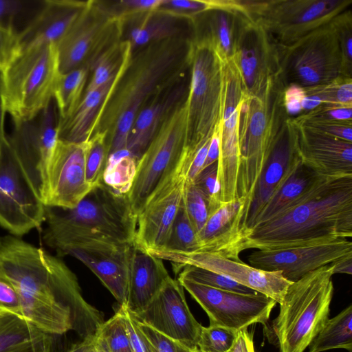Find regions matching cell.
<instances>
[{
  "instance_id": "obj_1",
  "label": "cell",
  "mask_w": 352,
  "mask_h": 352,
  "mask_svg": "<svg viewBox=\"0 0 352 352\" xmlns=\"http://www.w3.org/2000/svg\"><path fill=\"white\" fill-rule=\"evenodd\" d=\"M0 276L16 292L22 314L45 333L56 336L73 330L84 339L104 322L63 261L15 236L0 238Z\"/></svg>"
},
{
  "instance_id": "obj_2",
  "label": "cell",
  "mask_w": 352,
  "mask_h": 352,
  "mask_svg": "<svg viewBox=\"0 0 352 352\" xmlns=\"http://www.w3.org/2000/svg\"><path fill=\"white\" fill-rule=\"evenodd\" d=\"M193 38H167L131 52L107 95L91 130V136L96 133L106 134L108 155L126 149L134 120L151 100L189 76Z\"/></svg>"
},
{
  "instance_id": "obj_3",
  "label": "cell",
  "mask_w": 352,
  "mask_h": 352,
  "mask_svg": "<svg viewBox=\"0 0 352 352\" xmlns=\"http://www.w3.org/2000/svg\"><path fill=\"white\" fill-rule=\"evenodd\" d=\"M352 236V175L324 176L292 208L245 232L246 249L280 250Z\"/></svg>"
},
{
  "instance_id": "obj_4",
  "label": "cell",
  "mask_w": 352,
  "mask_h": 352,
  "mask_svg": "<svg viewBox=\"0 0 352 352\" xmlns=\"http://www.w3.org/2000/svg\"><path fill=\"white\" fill-rule=\"evenodd\" d=\"M45 221L44 241L63 255L67 249L90 243L134 245L138 217L127 195L102 182L73 208L45 206Z\"/></svg>"
},
{
  "instance_id": "obj_5",
  "label": "cell",
  "mask_w": 352,
  "mask_h": 352,
  "mask_svg": "<svg viewBox=\"0 0 352 352\" xmlns=\"http://www.w3.org/2000/svg\"><path fill=\"white\" fill-rule=\"evenodd\" d=\"M280 78L270 82L258 96L244 94L240 106L239 179L240 197L245 198V226L252 199L276 134L288 114L283 104Z\"/></svg>"
},
{
  "instance_id": "obj_6",
  "label": "cell",
  "mask_w": 352,
  "mask_h": 352,
  "mask_svg": "<svg viewBox=\"0 0 352 352\" xmlns=\"http://www.w3.org/2000/svg\"><path fill=\"white\" fill-rule=\"evenodd\" d=\"M333 275L330 263L289 286L272 322L280 352H304L322 329L333 294Z\"/></svg>"
},
{
  "instance_id": "obj_7",
  "label": "cell",
  "mask_w": 352,
  "mask_h": 352,
  "mask_svg": "<svg viewBox=\"0 0 352 352\" xmlns=\"http://www.w3.org/2000/svg\"><path fill=\"white\" fill-rule=\"evenodd\" d=\"M225 64L212 41L195 35L190 57L186 148L195 154L211 140L223 115Z\"/></svg>"
},
{
  "instance_id": "obj_8",
  "label": "cell",
  "mask_w": 352,
  "mask_h": 352,
  "mask_svg": "<svg viewBox=\"0 0 352 352\" xmlns=\"http://www.w3.org/2000/svg\"><path fill=\"white\" fill-rule=\"evenodd\" d=\"M1 74L6 111L15 126L33 120L53 98L60 74L56 44L21 51Z\"/></svg>"
},
{
  "instance_id": "obj_9",
  "label": "cell",
  "mask_w": 352,
  "mask_h": 352,
  "mask_svg": "<svg viewBox=\"0 0 352 352\" xmlns=\"http://www.w3.org/2000/svg\"><path fill=\"white\" fill-rule=\"evenodd\" d=\"M243 12L277 45H287L331 23L352 0H238Z\"/></svg>"
},
{
  "instance_id": "obj_10",
  "label": "cell",
  "mask_w": 352,
  "mask_h": 352,
  "mask_svg": "<svg viewBox=\"0 0 352 352\" xmlns=\"http://www.w3.org/2000/svg\"><path fill=\"white\" fill-rule=\"evenodd\" d=\"M333 21L291 44L277 45L285 87L296 85L309 88L344 77L339 37Z\"/></svg>"
},
{
  "instance_id": "obj_11",
  "label": "cell",
  "mask_w": 352,
  "mask_h": 352,
  "mask_svg": "<svg viewBox=\"0 0 352 352\" xmlns=\"http://www.w3.org/2000/svg\"><path fill=\"white\" fill-rule=\"evenodd\" d=\"M186 100L178 104L163 122L138 161L134 182L127 194L137 217L148 197L174 168L186 147Z\"/></svg>"
},
{
  "instance_id": "obj_12",
  "label": "cell",
  "mask_w": 352,
  "mask_h": 352,
  "mask_svg": "<svg viewBox=\"0 0 352 352\" xmlns=\"http://www.w3.org/2000/svg\"><path fill=\"white\" fill-rule=\"evenodd\" d=\"M122 23L104 2L89 0L78 20L56 44L60 74L87 67L122 40Z\"/></svg>"
},
{
  "instance_id": "obj_13",
  "label": "cell",
  "mask_w": 352,
  "mask_h": 352,
  "mask_svg": "<svg viewBox=\"0 0 352 352\" xmlns=\"http://www.w3.org/2000/svg\"><path fill=\"white\" fill-rule=\"evenodd\" d=\"M45 221V205L20 165L8 138L0 152V225L22 236Z\"/></svg>"
},
{
  "instance_id": "obj_14",
  "label": "cell",
  "mask_w": 352,
  "mask_h": 352,
  "mask_svg": "<svg viewBox=\"0 0 352 352\" xmlns=\"http://www.w3.org/2000/svg\"><path fill=\"white\" fill-rule=\"evenodd\" d=\"M245 96L260 95L280 78L278 46L271 36L243 10L232 59Z\"/></svg>"
},
{
  "instance_id": "obj_15",
  "label": "cell",
  "mask_w": 352,
  "mask_h": 352,
  "mask_svg": "<svg viewBox=\"0 0 352 352\" xmlns=\"http://www.w3.org/2000/svg\"><path fill=\"white\" fill-rule=\"evenodd\" d=\"M187 168L182 155L160 182L138 214L134 245L144 250L163 248L182 203Z\"/></svg>"
},
{
  "instance_id": "obj_16",
  "label": "cell",
  "mask_w": 352,
  "mask_h": 352,
  "mask_svg": "<svg viewBox=\"0 0 352 352\" xmlns=\"http://www.w3.org/2000/svg\"><path fill=\"white\" fill-rule=\"evenodd\" d=\"M207 314L210 325L236 331L268 320L276 302L261 293L244 294L215 289L194 281L177 279Z\"/></svg>"
},
{
  "instance_id": "obj_17",
  "label": "cell",
  "mask_w": 352,
  "mask_h": 352,
  "mask_svg": "<svg viewBox=\"0 0 352 352\" xmlns=\"http://www.w3.org/2000/svg\"><path fill=\"white\" fill-rule=\"evenodd\" d=\"M243 96L241 82L234 63L232 61L226 62L217 161L219 197L221 202H228L240 197L239 179L241 153L239 131L240 106Z\"/></svg>"
},
{
  "instance_id": "obj_18",
  "label": "cell",
  "mask_w": 352,
  "mask_h": 352,
  "mask_svg": "<svg viewBox=\"0 0 352 352\" xmlns=\"http://www.w3.org/2000/svg\"><path fill=\"white\" fill-rule=\"evenodd\" d=\"M146 252L170 262L173 267L193 265L220 274L274 299L279 304L283 302L289 286L292 283L285 278L280 272L261 270L214 252H176L164 249Z\"/></svg>"
},
{
  "instance_id": "obj_19",
  "label": "cell",
  "mask_w": 352,
  "mask_h": 352,
  "mask_svg": "<svg viewBox=\"0 0 352 352\" xmlns=\"http://www.w3.org/2000/svg\"><path fill=\"white\" fill-rule=\"evenodd\" d=\"M86 151L87 141L58 140L45 172L42 196L45 206L73 208L93 189L86 179Z\"/></svg>"
},
{
  "instance_id": "obj_20",
  "label": "cell",
  "mask_w": 352,
  "mask_h": 352,
  "mask_svg": "<svg viewBox=\"0 0 352 352\" xmlns=\"http://www.w3.org/2000/svg\"><path fill=\"white\" fill-rule=\"evenodd\" d=\"M133 315L139 322L188 349L197 350L203 326L190 311L184 287L177 280L170 277L143 310Z\"/></svg>"
},
{
  "instance_id": "obj_21",
  "label": "cell",
  "mask_w": 352,
  "mask_h": 352,
  "mask_svg": "<svg viewBox=\"0 0 352 352\" xmlns=\"http://www.w3.org/2000/svg\"><path fill=\"white\" fill-rule=\"evenodd\" d=\"M351 254V241L341 239L280 250H258L250 254L248 259L251 266L280 272L285 278L294 283L309 272Z\"/></svg>"
},
{
  "instance_id": "obj_22",
  "label": "cell",
  "mask_w": 352,
  "mask_h": 352,
  "mask_svg": "<svg viewBox=\"0 0 352 352\" xmlns=\"http://www.w3.org/2000/svg\"><path fill=\"white\" fill-rule=\"evenodd\" d=\"M300 162L296 127L292 118L288 116L280 125L259 177L249 209L245 232L256 214L280 189Z\"/></svg>"
},
{
  "instance_id": "obj_23",
  "label": "cell",
  "mask_w": 352,
  "mask_h": 352,
  "mask_svg": "<svg viewBox=\"0 0 352 352\" xmlns=\"http://www.w3.org/2000/svg\"><path fill=\"white\" fill-rule=\"evenodd\" d=\"M294 124L298 154L303 165L323 176L352 175L351 142Z\"/></svg>"
},
{
  "instance_id": "obj_24",
  "label": "cell",
  "mask_w": 352,
  "mask_h": 352,
  "mask_svg": "<svg viewBox=\"0 0 352 352\" xmlns=\"http://www.w3.org/2000/svg\"><path fill=\"white\" fill-rule=\"evenodd\" d=\"M245 198L221 202L209 214L197 234L198 251L214 252L228 258L241 261L240 245L244 236Z\"/></svg>"
},
{
  "instance_id": "obj_25",
  "label": "cell",
  "mask_w": 352,
  "mask_h": 352,
  "mask_svg": "<svg viewBox=\"0 0 352 352\" xmlns=\"http://www.w3.org/2000/svg\"><path fill=\"white\" fill-rule=\"evenodd\" d=\"M133 246L105 244L70 248L63 255H71L80 261L100 279L119 305L125 306Z\"/></svg>"
},
{
  "instance_id": "obj_26",
  "label": "cell",
  "mask_w": 352,
  "mask_h": 352,
  "mask_svg": "<svg viewBox=\"0 0 352 352\" xmlns=\"http://www.w3.org/2000/svg\"><path fill=\"white\" fill-rule=\"evenodd\" d=\"M89 1L47 0L22 30L18 32L19 53L35 45L57 44L87 8ZM18 53V54H19Z\"/></svg>"
},
{
  "instance_id": "obj_27",
  "label": "cell",
  "mask_w": 352,
  "mask_h": 352,
  "mask_svg": "<svg viewBox=\"0 0 352 352\" xmlns=\"http://www.w3.org/2000/svg\"><path fill=\"white\" fill-rule=\"evenodd\" d=\"M122 41L129 43L135 51L151 43L175 38H194V19L159 9L120 18Z\"/></svg>"
},
{
  "instance_id": "obj_28",
  "label": "cell",
  "mask_w": 352,
  "mask_h": 352,
  "mask_svg": "<svg viewBox=\"0 0 352 352\" xmlns=\"http://www.w3.org/2000/svg\"><path fill=\"white\" fill-rule=\"evenodd\" d=\"M190 74L151 100L136 116L128 136L126 149L138 161L159 128L188 96Z\"/></svg>"
},
{
  "instance_id": "obj_29",
  "label": "cell",
  "mask_w": 352,
  "mask_h": 352,
  "mask_svg": "<svg viewBox=\"0 0 352 352\" xmlns=\"http://www.w3.org/2000/svg\"><path fill=\"white\" fill-rule=\"evenodd\" d=\"M162 261L133 246L125 305L131 314L143 310L170 277Z\"/></svg>"
},
{
  "instance_id": "obj_30",
  "label": "cell",
  "mask_w": 352,
  "mask_h": 352,
  "mask_svg": "<svg viewBox=\"0 0 352 352\" xmlns=\"http://www.w3.org/2000/svg\"><path fill=\"white\" fill-rule=\"evenodd\" d=\"M242 12L237 0H215L210 9L195 18V34L210 39L226 62L232 59Z\"/></svg>"
},
{
  "instance_id": "obj_31",
  "label": "cell",
  "mask_w": 352,
  "mask_h": 352,
  "mask_svg": "<svg viewBox=\"0 0 352 352\" xmlns=\"http://www.w3.org/2000/svg\"><path fill=\"white\" fill-rule=\"evenodd\" d=\"M54 341L23 315L0 309V352H52Z\"/></svg>"
},
{
  "instance_id": "obj_32",
  "label": "cell",
  "mask_w": 352,
  "mask_h": 352,
  "mask_svg": "<svg viewBox=\"0 0 352 352\" xmlns=\"http://www.w3.org/2000/svg\"><path fill=\"white\" fill-rule=\"evenodd\" d=\"M323 177L300 162L280 189L256 214L248 230L274 219L294 206Z\"/></svg>"
},
{
  "instance_id": "obj_33",
  "label": "cell",
  "mask_w": 352,
  "mask_h": 352,
  "mask_svg": "<svg viewBox=\"0 0 352 352\" xmlns=\"http://www.w3.org/2000/svg\"><path fill=\"white\" fill-rule=\"evenodd\" d=\"M115 79L98 89L85 92L73 114L59 125V140L80 143L89 139L94 122Z\"/></svg>"
},
{
  "instance_id": "obj_34",
  "label": "cell",
  "mask_w": 352,
  "mask_h": 352,
  "mask_svg": "<svg viewBox=\"0 0 352 352\" xmlns=\"http://www.w3.org/2000/svg\"><path fill=\"white\" fill-rule=\"evenodd\" d=\"M89 72L88 68L81 67L60 74L53 96L59 125L70 118L79 104L85 91Z\"/></svg>"
},
{
  "instance_id": "obj_35",
  "label": "cell",
  "mask_w": 352,
  "mask_h": 352,
  "mask_svg": "<svg viewBox=\"0 0 352 352\" xmlns=\"http://www.w3.org/2000/svg\"><path fill=\"white\" fill-rule=\"evenodd\" d=\"M309 352H322L344 349L352 352V305L328 319L322 329L309 344Z\"/></svg>"
},
{
  "instance_id": "obj_36",
  "label": "cell",
  "mask_w": 352,
  "mask_h": 352,
  "mask_svg": "<svg viewBox=\"0 0 352 352\" xmlns=\"http://www.w3.org/2000/svg\"><path fill=\"white\" fill-rule=\"evenodd\" d=\"M131 47L126 41H120L107 48L92 65L91 79L85 92L98 89L113 81L131 54Z\"/></svg>"
},
{
  "instance_id": "obj_37",
  "label": "cell",
  "mask_w": 352,
  "mask_h": 352,
  "mask_svg": "<svg viewBox=\"0 0 352 352\" xmlns=\"http://www.w3.org/2000/svg\"><path fill=\"white\" fill-rule=\"evenodd\" d=\"M138 160L127 149L108 155L102 175V182L115 192L127 195L137 171Z\"/></svg>"
},
{
  "instance_id": "obj_38",
  "label": "cell",
  "mask_w": 352,
  "mask_h": 352,
  "mask_svg": "<svg viewBox=\"0 0 352 352\" xmlns=\"http://www.w3.org/2000/svg\"><path fill=\"white\" fill-rule=\"evenodd\" d=\"M95 337L103 352H133L120 307L102 324Z\"/></svg>"
},
{
  "instance_id": "obj_39",
  "label": "cell",
  "mask_w": 352,
  "mask_h": 352,
  "mask_svg": "<svg viewBox=\"0 0 352 352\" xmlns=\"http://www.w3.org/2000/svg\"><path fill=\"white\" fill-rule=\"evenodd\" d=\"M178 278H184L215 289L244 294H256L258 292L245 287L220 274L193 265L173 266Z\"/></svg>"
},
{
  "instance_id": "obj_40",
  "label": "cell",
  "mask_w": 352,
  "mask_h": 352,
  "mask_svg": "<svg viewBox=\"0 0 352 352\" xmlns=\"http://www.w3.org/2000/svg\"><path fill=\"white\" fill-rule=\"evenodd\" d=\"M161 249L176 252H195L199 249L197 233L187 214L183 200L167 243Z\"/></svg>"
},
{
  "instance_id": "obj_41",
  "label": "cell",
  "mask_w": 352,
  "mask_h": 352,
  "mask_svg": "<svg viewBox=\"0 0 352 352\" xmlns=\"http://www.w3.org/2000/svg\"><path fill=\"white\" fill-rule=\"evenodd\" d=\"M107 157L108 145L106 134H94L87 141L85 156L86 179L92 188L102 183Z\"/></svg>"
},
{
  "instance_id": "obj_42",
  "label": "cell",
  "mask_w": 352,
  "mask_h": 352,
  "mask_svg": "<svg viewBox=\"0 0 352 352\" xmlns=\"http://www.w3.org/2000/svg\"><path fill=\"white\" fill-rule=\"evenodd\" d=\"M305 94L315 96L321 104L352 105V78L340 77L332 82L304 88Z\"/></svg>"
},
{
  "instance_id": "obj_43",
  "label": "cell",
  "mask_w": 352,
  "mask_h": 352,
  "mask_svg": "<svg viewBox=\"0 0 352 352\" xmlns=\"http://www.w3.org/2000/svg\"><path fill=\"white\" fill-rule=\"evenodd\" d=\"M238 331L219 325L202 327L197 347L201 352H228L233 346Z\"/></svg>"
},
{
  "instance_id": "obj_44",
  "label": "cell",
  "mask_w": 352,
  "mask_h": 352,
  "mask_svg": "<svg viewBox=\"0 0 352 352\" xmlns=\"http://www.w3.org/2000/svg\"><path fill=\"white\" fill-rule=\"evenodd\" d=\"M183 203L187 214L198 234L205 225L209 216L208 201L192 183L186 182Z\"/></svg>"
},
{
  "instance_id": "obj_45",
  "label": "cell",
  "mask_w": 352,
  "mask_h": 352,
  "mask_svg": "<svg viewBox=\"0 0 352 352\" xmlns=\"http://www.w3.org/2000/svg\"><path fill=\"white\" fill-rule=\"evenodd\" d=\"M337 30L342 60L344 77L352 78V11L349 9L333 21Z\"/></svg>"
},
{
  "instance_id": "obj_46",
  "label": "cell",
  "mask_w": 352,
  "mask_h": 352,
  "mask_svg": "<svg viewBox=\"0 0 352 352\" xmlns=\"http://www.w3.org/2000/svg\"><path fill=\"white\" fill-rule=\"evenodd\" d=\"M136 321L148 352H196L165 336L147 324L137 320Z\"/></svg>"
},
{
  "instance_id": "obj_47",
  "label": "cell",
  "mask_w": 352,
  "mask_h": 352,
  "mask_svg": "<svg viewBox=\"0 0 352 352\" xmlns=\"http://www.w3.org/2000/svg\"><path fill=\"white\" fill-rule=\"evenodd\" d=\"M217 162L204 168L192 182L204 195L208 203L209 214L221 204L217 182Z\"/></svg>"
},
{
  "instance_id": "obj_48",
  "label": "cell",
  "mask_w": 352,
  "mask_h": 352,
  "mask_svg": "<svg viewBox=\"0 0 352 352\" xmlns=\"http://www.w3.org/2000/svg\"><path fill=\"white\" fill-rule=\"evenodd\" d=\"M292 118L296 124L352 142V120H310L300 121Z\"/></svg>"
},
{
  "instance_id": "obj_49",
  "label": "cell",
  "mask_w": 352,
  "mask_h": 352,
  "mask_svg": "<svg viewBox=\"0 0 352 352\" xmlns=\"http://www.w3.org/2000/svg\"><path fill=\"white\" fill-rule=\"evenodd\" d=\"M296 120H352V105L322 103L313 110L293 118Z\"/></svg>"
},
{
  "instance_id": "obj_50",
  "label": "cell",
  "mask_w": 352,
  "mask_h": 352,
  "mask_svg": "<svg viewBox=\"0 0 352 352\" xmlns=\"http://www.w3.org/2000/svg\"><path fill=\"white\" fill-rule=\"evenodd\" d=\"M212 7V0H163L159 10L192 19Z\"/></svg>"
},
{
  "instance_id": "obj_51",
  "label": "cell",
  "mask_w": 352,
  "mask_h": 352,
  "mask_svg": "<svg viewBox=\"0 0 352 352\" xmlns=\"http://www.w3.org/2000/svg\"><path fill=\"white\" fill-rule=\"evenodd\" d=\"M19 53L18 31L0 25V72L8 67Z\"/></svg>"
},
{
  "instance_id": "obj_52",
  "label": "cell",
  "mask_w": 352,
  "mask_h": 352,
  "mask_svg": "<svg viewBox=\"0 0 352 352\" xmlns=\"http://www.w3.org/2000/svg\"><path fill=\"white\" fill-rule=\"evenodd\" d=\"M163 0H122L104 4L116 16L122 18L133 14L144 12L157 9Z\"/></svg>"
},
{
  "instance_id": "obj_53",
  "label": "cell",
  "mask_w": 352,
  "mask_h": 352,
  "mask_svg": "<svg viewBox=\"0 0 352 352\" xmlns=\"http://www.w3.org/2000/svg\"><path fill=\"white\" fill-rule=\"evenodd\" d=\"M305 96L304 88L296 85L285 87L283 104L287 113L291 118L302 113V102Z\"/></svg>"
},
{
  "instance_id": "obj_54",
  "label": "cell",
  "mask_w": 352,
  "mask_h": 352,
  "mask_svg": "<svg viewBox=\"0 0 352 352\" xmlns=\"http://www.w3.org/2000/svg\"><path fill=\"white\" fill-rule=\"evenodd\" d=\"M119 307L124 318V324L133 352H148L138 327L136 319L125 306H120Z\"/></svg>"
},
{
  "instance_id": "obj_55",
  "label": "cell",
  "mask_w": 352,
  "mask_h": 352,
  "mask_svg": "<svg viewBox=\"0 0 352 352\" xmlns=\"http://www.w3.org/2000/svg\"><path fill=\"white\" fill-rule=\"evenodd\" d=\"M0 309L22 314L16 292L12 285L1 276H0Z\"/></svg>"
},
{
  "instance_id": "obj_56",
  "label": "cell",
  "mask_w": 352,
  "mask_h": 352,
  "mask_svg": "<svg viewBox=\"0 0 352 352\" xmlns=\"http://www.w3.org/2000/svg\"><path fill=\"white\" fill-rule=\"evenodd\" d=\"M25 3L16 0H0V25L14 28V21L25 10Z\"/></svg>"
},
{
  "instance_id": "obj_57",
  "label": "cell",
  "mask_w": 352,
  "mask_h": 352,
  "mask_svg": "<svg viewBox=\"0 0 352 352\" xmlns=\"http://www.w3.org/2000/svg\"><path fill=\"white\" fill-rule=\"evenodd\" d=\"M210 140L206 142L192 157L186 176L187 182L192 183L203 168Z\"/></svg>"
},
{
  "instance_id": "obj_58",
  "label": "cell",
  "mask_w": 352,
  "mask_h": 352,
  "mask_svg": "<svg viewBox=\"0 0 352 352\" xmlns=\"http://www.w3.org/2000/svg\"><path fill=\"white\" fill-rule=\"evenodd\" d=\"M228 352H255L252 335L247 329L238 331L236 339Z\"/></svg>"
},
{
  "instance_id": "obj_59",
  "label": "cell",
  "mask_w": 352,
  "mask_h": 352,
  "mask_svg": "<svg viewBox=\"0 0 352 352\" xmlns=\"http://www.w3.org/2000/svg\"><path fill=\"white\" fill-rule=\"evenodd\" d=\"M66 352H103V351L98 344L94 334L74 344Z\"/></svg>"
},
{
  "instance_id": "obj_60",
  "label": "cell",
  "mask_w": 352,
  "mask_h": 352,
  "mask_svg": "<svg viewBox=\"0 0 352 352\" xmlns=\"http://www.w3.org/2000/svg\"><path fill=\"white\" fill-rule=\"evenodd\" d=\"M219 129L220 126L211 138L203 168L218 161L219 153Z\"/></svg>"
},
{
  "instance_id": "obj_61",
  "label": "cell",
  "mask_w": 352,
  "mask_h": 352,
  "mask_svg": "<svg viewBox=\"0 0 352 352\" xmlns=\"http://www.w3.org/2000/svg\"><path fill=\"white\" fill-rule=\"evenodd\" d=\"M333 268V274H352V254L346 255L331 263Z\"/></svg>"
},
{
  "instance_id": "obj_62",
  "label": "cell",
  "mask_w": 352,
  "mask_h": 352,
  "mask_svg": "<svg viewBox=\"0 0 352 352\" xmlns=\"http://www.w3.org/2000/svg\"><path fill=\"white\" fill-rule=\"evenodd\" d=\"M6 111L3 97L2 74L0 72V152L3 146L8 142L4 129L5 115Z\"/></svg>"
},
{
  "instance_id": "obj_63",
  "label": "cell",
  "mask_w": 352,
  "mask_h": 352,
  "mask_svg": "<svg viewBox=\"0 0 352 352\" xmlns=\"http://www.w3.org/2000/svg\"><path fill=\"white\" fill-rule=\"evenodd\" d=\"M196 352H201V351L197 349V350L196 351Z\"/></svg>"
}]
</instances>
